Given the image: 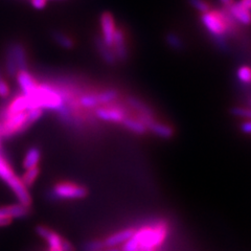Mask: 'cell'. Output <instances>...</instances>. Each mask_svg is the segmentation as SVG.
Masks as SVG:
<instances>
[{"label":"cell","instance_id":"obj_1","mask_svg":"<svg viewBox=\"0 0 251 251\" xmlns=\"http://www.w3.org/2000/svg\"><path fill=\"white\" fill-rule=\"evenodd\" d=\"M168 223L159 221L153 225H146L135 231L134 235L125 243L122 251H138L157 249L167 240Z\"/></svg>","mask_w":251,"mask_h":251},{"label":"cell","instance_id":"obj_2","mask_svg":"<svg viewBox=\"0 0 251 251\" xmlns=\"http://www.w3.org/2000/svg\"><path fill=\"white\" fill-rule=\"evenodd\" d=\"M201 23L217 41H225L226 37L235 33L237 22L227 10H214L201 14Z\"/></svg>","mask_w":251,"mask_h":251},{"label":"cell","instance_id":"obj_3","mask_svg":"<svg viewBox=\"0 0 251 251\" xmlns=\"http://www.w3.org/2000/svg\"><path fill=\"white\" fill-rule=\"evenodd\" d=\"M26 97L28 99L29 110L39 108L59 112L64 106L61 91L49 84H38L35 91Z\"/></svg>","mask_w":251,"mask_h":251},{"label":"cell","instance_id":"obj_4","mask_svg":"<svg viewBox=\"0 0 251 251\" xmlns=\"http://www.w3.org/2000/svg\"><path fill=\"white\" fill-rule=\"evenodd\" d=\"M0 179L11 187L16 197L18 198L19 203L25 206H30L31 197L27 191V187L25 186L21 179L15 174L14 170L2 154H0Z\"/></svg>","mask_w":251,"mask_h":251},{"label":"cell","instance_id":"obj_5","mask_svg":"<svg viewBox=\"0 0 251 251\" xmlns=\"http://www.w3.org/2000/svg\"><path fill=\"white\" fill-rule=\"evenodd\" d=\"M29 127L30 125L27 122V111L15 114L1 113V123H0L1 137L10 138L17 134H21Z\"/></svg>","mask_w":251,"mask_h":251},{"label":"cell","instance_id":"obj_6","mask_svg":"<svg viewBox=\"0 0 251 251\" xmlns=\"http://www.w3.org/2000/svg\"><path fill=\"white\" fill-rule=\"evenodd\" d=\"M88 195V190L77 183L63 181L54 185L49 193L50 200L62 199H82Z\"/></svg>","mask_w":251,"mask_h":251},{"label":"cell","instance_id":"obj_7","mask_svg":"<svg viewBox=\"0 0 251 251\" xmlns=\"http://www.w3.org/2000/svg\"><path fill=\"white\" fill-rule=\"evenodd\" d=\"M137 120L145 125L148 131H151L154 135L163 139H171L175 135V131L171 126L163 124L161 122H157L154 117H150L143 114H138Z\"/></svg>","mask_w":251,"mask_h":251},{"label":"cell","instance_id":"obj_8","mask_svg":"<svg viewBox=\"0 0 251 251\" xmlns=\"http://www.w3.org/2000/svg\"><path fill=\"white\" fill-rule=\"evenodd\" d=\"M100 35H101L100 39L108 47L111 49L115 31L117 29L114 16L109 12L103 13L100 18Z\"/></svg>","mask_w":251,"mask_h":251},{"label":"cell","instance_id":"obj_9","mask_svg":"<svg viewBox=\"0 0 251 251\" xmlns=\"http://www.w3.org/2000/svg\"><path fill=\"white\" fill-rule=\"evenodd\" d=\"M96 116L99 120L104 122L110 123H120L128 117L126 115L125 109L119 106H112V105H105L98 107L96 110Z\"/></svg>","mask_w":251,"mask_h":251},{"label":"cell","instance_id":"obj_10","mask_svg":"<svg viewBox=\"0 0 251 251\" xmlns=\"http://www.w3.org/2000/svg\"><path fill=\"white\" fill-rule=\"evenodd\" d=\"M111 50L114 53V56L117 62H125L129 57V50H128V43H127V36H126L123 28L117 27L113 43L111 46Z\"/></svg>","mask_w":251,"mask_h":251},{"label":"cell","instance_id":"obj_11","mask_svg":"<svg viewBox=\"0 0 251 251\" xmlns=\"http://www.w3.org/2000/svg\"><path fill=\"white\" fill-rule=\"evenodd\" d=\"M16 78H17V83L22 94L25 96H29L33 93L38 86L35 77L27 70H19L18 74L16 75Z\"/></svg>","mask_w":251,"mask_h":251},{"label":"cell","instance_id":"obj_12","mask_svg":"<svg viewBox=\"0 0 251 251\" xmlns=\"http://www.w3.org/2000/svg\"><path fill=\"white\" fill-rule=\"evenodd\" d=\"M136 229L135 228H126L117 231L111 235H109L104 241V245L106 248H115L123 243H126L134 235Z\"/></svg>","mask_w":251,"mask_h":251},{"label":"cell","instance_id":"obj_13","mask_svg":"<svg viewBox=\"0 0 251 251\" xmlns=\"http://www.w3.org/2000/svg\"><path fill=\"white\" fill-rule=\"evenodd\" d=\"M29 110V104H28V99L25 94H18L17 97H15L9 106L4 109L2 113L5 114H15V113H20L25 112Z\"/></svg>","mask_w":251,"mask_h":251},{"label":"cell","instance_id":"obj_14","mask_svg":"<svg viewBox=\"0 0 251 251\" xmlns=\"http://www.w3.org/2000/svg\"><path fill=\"white\" fill-rule=\"evenodd\" d=\"M227 11H228L231 17L237 23H241V25H251V12L247 11L244 7H242L240 4H238L237 1Z\"/></svg>","mask_w":251,"mask_h":251},{"label":"cell","instance_id":"obj_15","mask_svg":"<svg viewBox=\"0 0 251 251\" xmlns=\"http://www.w3.org/2000/svg\"><path fill=\"white\" fill-rule=\"evenodd\" d=\"M6 216H9L12 219L17 218H25L30 214V206H25L21 203L18 204H12V205H6L3 207H0Z\"/></svg>","mask_w":251,"mask_h":251},{"label":"cell","instance_id":"obj_16","mask_svg":"<svg viewBox=\"0 0 251 251\" xmlns=\"http://www.w3.org/2000/svg\"><path fill=\"white\" fill-rule=\"evenodd\" d=\"M13 54L16 65L18 67V70H26L27 62H26V54L25 50L20 44H13L9 49Z\"/></svg>","mask_w":251,"mask_h":251},{"label":"cell","instance_id":"obj_17","mask_svg":"<svg viewBox=\"0 0 251 251\" xmlns=\"http://www.w3.org/2000/svg\"><path fill=\"white\" fill-rule=\"evenodd\" d=\"M96 46H97V50L100 53V58L103 59L108 65H115L116 64L117 60L114 56L112 50L110 49V47H108L100 38H99L96 40Z\"/></svg>","mask_w":251,"mask_h":251},{"label":"cell","instance_id":"obj_18","mask_svg":"<svg viewBox=\"0 0 251 251\" xmlns=\"http://www.w3.org/2000/svg\"><path fill=\"white\" fill-rule=\"evenodd\" d=\"M40 158H41V152L37 147H31L29 148L25 159H23V167L25 169H30L34 167H38L39 162H40Z\"/></svg>","mask_w":251,"mask_h":251},{"label":"cell","instance_id":"obj_19","mask_svg":"<svg viewBox=\"0 0 251 251\" xmlns=\"http://www.w3.org/2000/svg\"><path fill=\"white\" fill-rule=\"evenodd\" d=\"M122 125L126 129L135 133V134L144 135L148 132L145 125L143 123H140L137 119L135 120V119H131V117H126V119L122 122Z\"/></svg>","mask_w":251,"mask_h":251},{"label":"cell","instance_id":"obj_20","mask_svg":"<svg viewBox=\"0 0 251 251\" xmlns=\"http://www.w3.org/2000/svg\"><path fill=\"white\" fill-rule=\"evenodd\" d=\"M127 104L133 108L134 110L138 112V114H143V115H147V116H150V117H154V113L152 110L149 108L146 104H144L143 101L139 100L136 98H133V97H129L127 99ZM155 119V117H154Z\"/></svg>","mask_w":251,"mask_h":251},{"label":"cell","instance_id":"obj_21","mask_svg":"<svg viewBox=\"0 0 251 251\" xmlns=\"http://www.w3.org/2000/svg\"><path fill=\"white\" fill-rule=\"evenodd\" d=\"M78 103L84 108H98L101 106V101L100 99V93H87L84 94L78 100Z\"/></svg>","mask_w":251,"mask_h":251},{"label":"cell","instance_id":"obj_22","mask_svg":"<svg viewBox=\"0 0 251 251\" xmlns=\"http://www.w3.org/2000/svg\"><path fill=\"white\" fill-rule=\"evenodd\" d=\"M39 174H40V169H39V167H34V168L27 169L26 172L25 173V175H23L22 178L20 179L25 187H29L35 183Z\"/></svg>","mask_w":251,"mask_h":251},{"label":"cell","instance_id":"obj_23","mask_svg":"<svg viewBox=\"0 0 251 251\" xmlns=\"http://www.w3.org/2000/svg\"><path fill=\"white\" fill-rule=\"evenodd\" d=\"M53 39H54V41H56L60 46L63 47V49L70 50V49H73L75 45V42L73 39L68 37L67 35L61 33V31H56V33H53Z\"/></svg>","mask_w":251,"mask_h":251},{"label":"cell","instance_id":"obj_24","mask_svg":"<svg viewBox=\"0 0 251 251\" xmlns=\"http://www.w3.org/2000/svg\"><path fill=\"white\" fill-rule=\"evenodd\" d=\"M238 80L246 85H251V66L242 65L237 70Z\"/></svg>","mask_w":251,"mask_h":251},{"label":"cell","instance_id":"obj_25","mask_svg":"<svg viewBox=\"0 0 251 251\" xmlns=\"http://www.w3.org/2000/svg\"><path fill=\"white\" fill-rule=\"evenodd\" d=\"M103 248H106L104 245V241L100 239H94L85 242L82 246L83 251H98Z\"/></svg>","mask_w":251,"mask_h":251},{"label":"cell","instance_id":"obj_26","mask_svg":"<svg viewBox=\"0 0 251 251\" xmlns=\"http://www.w3.org/2000/svg\"><path fill=\"white\" fill-rule=\"evenodd\" d=\"M5 66H6V70L7 73L11 76H16V75L18 74V67L16 65V62L14 60L13 54L11 52V50H9L6 52V59H5Z\"/></svg>","mask_w":251,"mask_h":251},{"label":"cell","instance_id":"obj_27","mask_svg":"<svg viewBox=\"0 0 251 251\" xmlns=\"http://www.w3.org/2000/svg\"><path fill=\"white\" fill-rule=\"evenodd\" d=\"M188 2L194 7L196 11H198L200 14H204L211 10V4L207 0H188Z\"/></svg>","mask_w":251,"mask_h":251},{"label":"cell","instance_id":"obj_28","mask_svg":"<svg viewBox=\"0 0 251 251\" xmlns=\"http://www.w3.org/2000/svg\"><path fill=\"white\" fill-rule=\"evenodd\" d=\"M230 113L233 116L240 117V119H245L247 121H251V108L233 107L230 109Z\"/></svg>","mask_w":251,"mask_h":251},{"label":"cell","instance_id":"obj_29","mask_svg":"<svg viewBox=\"0 0 251 251\" xmlns=\"http://www.w3.org/2000/svg\"><path fill=\"white\" fill-rule=\"evenodd\" d=\"M167 42L172 47V49H174V50H179L183 49V42L181 40V38H180L176 34H173V33L168 34L167 35Z\"/></svg>","mask_w":251,"mask_h":251},{"label":"cell","instance_id":"obj_30","mask_svg":"<svg viewBox=\"0 0 251 251\" xmlns=\"http://www.w3.org/2000/svg\"><path fill=\"white\" fill-rule=\"evenodd\" d=\"M9 94H10L9 85H7V83L3 80L1 74H0V98L6 99L9 97Z\"/></svg>","mask_w":251,"mask_h":251},{"label":"cell","instance_id":"obj_31","mask_svg":"<svg viewBox=\"0 0 251 251\" xmlns=\"http://www.w3.org/2000/svg\"><path fill=\"white\" fill-rule=\"evenodd\" d=\"M61 248H62V251H75L72 243L63 238H62V242H61Z\"/></svg>","mask_w":251,"mask_h":251},{"label":"cell","instance_id":"obj_32","mask_svg":"<svg viewBox=\"0 0 251 251\" xmlns=\"http://www.w3.org/2000/svg\"><path fill=\"white\" fill-rule=\"evenodd\" d=\"M12 218L9 216H6L4 213H2V210L0 209V226H5L9 225L12 222Z\"/></svg>","mask_w":251,"mask_h":251},{"label":"cell","instance_id":"obj_33","mask_svg":"<svg viewBox=\"0 0 251 251\" xmlns=\"http://www.w3.org/2000/svg\"><path fill=\"white\" fill-rule=\"evenodd\" d=\"M241 131L245 134L251 135V121H246L241 125Z\"/></svg>","mask_w":251,"mask_h":251},{"label":"cell","instance_id":"obj_34","mask_svg":"<svg viewBox=\"0 0 251 251\" xmlns=\"http://www.w3.org/2000/svg\"><path fill=\"white\" fill-rule=\"evenodd\" d=\"M31 5L38 10H41L46 5V0H30Z\"/></svg>","mask_w":251,"mask_h":251},{"label":"cell","instance_id":"obj_35","mask_svg":"<svg viewBox=\"0 0 251 251\" xmlns=\"http://www.w3.org/2000/svg\"><path fill=\"white\" fill-rule=\"evenodd\" d=\"M238 4H240L242 7H244L247 11L251 12V0H238Z\"/></svg>","mask_w":251,"mask_h":251},{"label":"cell","instance_id":"obj_36","mask_svg":"<svg viewBox=\"0 0 251 251\" xmlns=\"http://www.w3.org/2000/svg\"><path fill=\"white\" fill-rule=\"evenodd\" d=\"M219 1L221 2V4L224 6L225 10H228L229 7H231L234 4V2L237 1V0H219Z\"/></svg>","mask_w":251,"mask_h":251},{"label":"cell","instance_id":"obj_37","mask_svg":"<svg viewBox=\"0 0 251 251\" xmlns=\"http://www.w3.org/2000/svg\"><path fill=\"white\" fill-rule=\"evenodd\" d=\"M98 251H122V250L117 249V248L115 247V248H103V249L98 250Z\"/></svg>","mask_w":251,"mask_h":251},{"label":"cell","instance_id":"obj_38","mask_svg":"<svg viewBox=\"0 0 251 251\" xmlns=\"http://www.w3.org/2000/svg\"><path fill=\"white\" fill-rule=\"evenodd\" d=\"M0 154H2V146H1V134H0Z\"/></svg>","mask_w":251,"mask_h":251},{"label":"cell","instance_id":"obj_39","mask_svg":"<svg viewBox=\"0 0 251 251\" xmlns=\"http://www.w3.org/2000/svg\"><path fill=\"white\" fill-rule=\"evenodd\" d=\"M250 105H251V101H250Z\"/></svg>","mask_w":251,"mask_h":251}]
</instances>
